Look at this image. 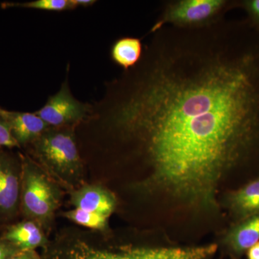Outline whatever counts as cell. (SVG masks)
I'll use <instances>...</instances> for the list:
<instances>
[{
    "instance_id": "6da1fadb",
    "label": "cell",
    "mask_w": 259,
    "mask_h": 259,
    "mask_svg": "<svg viewBox=\"0 0 259 259\" xmlns=\"http://www.w3.org/2000/svg\"><path fill=\"white\" fill-rule=\"evenodd\" d=\"M258 66L214 37L154 42L88 117L138 141L156 185L214 209L219 182L259 141Z\"/></svg>"
},
{
    "instance_id": "7a4b0ae2",
    "label": "cell",
    "mask_w": 259,
    "mask_h": 259,
    "mask_svg": "<svg viewBox=\"0 0 259 259\" xmlns=\"http://www.w3.org/2000/svg\"><path fill=\"white\" fill-rule=\"evenodd\" d=\"M212 244L192 247H107L78 235L64 234L49 242L40 259H209Z\"/></svg>"
},
{
    "instance_id": "3957f363",
    "label": "cell",
    "mask_w": 259,
    "mask_h": 259,
    "mask_svg": "<svg viewBox=\"0 0 259 259\" xmlns=\"http://www.w3.org/2000/svg\"><path fill=\"white\" fill-rule=\"evenodd\" d=\"M75 126L51 127L31 144L35 161L56 182L73 190L83 176Z\"/></svg>"
},
{
    "instance_id": "277c9868",
    "label": "cell",
    "mask_w": 259,
    "mask_h": 259,
    "mask_svg": "<svg viewBox=\"0 0 259 259\" xmlns=\"http://www.w3.org/2000/svg\"><path fill=\"white\" fill-rule=\"evenodd\" d=\"M20 211L25 219L37 223L49 233L62 199L59 184L31 158L20 154Z\"/></svg>"
},
{
    "instance_id": "5b68a950",
    "label": "cell",
    "mask_w": 259,
    "mask_h": 259,
    "mask_svg": "<svg viewBox=\"0 0 259 259\" xmlns=\"http://www.w3.org/2000/svg\"><path fill=\"white\" fill-rule=\"evenodd\" d=\"M224 0H180L167 6L161 20L153 26L152 32L166 24L181 28H196L211 23L224 9Z\"/></svg>"
},
{
    "instance_id": "8992f818",
    "label": "cell",
    "mask_w": 259,
    "mask_h": 259,
    "mask_svg": "<svg viewBox=\"0 0 259 259\" xmlns=\"http://www.w3.org/2000/svg\"><path fill=\"white\" fill-rule=\"evenodd\" d=\"M90 109L91 105L74 98L66 79L60 90L49 97L46 105L35 113L51 127H59L77 125L86 118Z\"/></svg>"
},
{
    "instance_id": "52a82bcc",
    "label": "cell",
    "mask_w": 259,
    "mask_h": 259,
    "mask_svg": "<svg viewBox=\"0 0 259 259\" xmlns=\"http://www.w3.org/2000/svg\"><path fill=\"white\" fill-rule=\"evenodd\" d=\"M21 162L0 151V225L14 220L20 211Z\"/></svg>"
},
{
    "instance_id": "ba28073f",
    "label": "cell",
    "mask_w": 259,
    "mask_h": 259,
    "mask_svg": "<svg viewBox=\"0 0 259 259\" xmlns=\"http://www.w3.org/2000/svg\"><path fill=\"white\" fill-rule=\"evenodd\" d=\"M71 202L75 208L110 218L117 201L110 190L97 185H84L72 190Z\"/></svg>"
},
{
    "instance_id": "9c48e42d",
    "label": "cell",
    "mask_w": 259,
    "mask_h": 259,
    "mask_svg": "<svg viewBox=\"0 0 259 259\" xmlns=\"http://www.w3.org/2000/svg\"><path fill=\"white\" fill-rule=\"evenodd\" d=\"M0 239L8 242L20 251L35 250L40 247L44 248L49 242L41 227L28 219L9 225Z\"/></svg>"
},
{
    "instance_id": "30bf717a",
    "label": "cell",
    "mask_w": 259,
    "mask_h": 259,
    "mask_svg": "<svg viewBox=\"0 0 259 259\" xmlns=\"http://www.w3.org/2000/svg\"><path fill=\"white\" fill-rule=\"evenodd\" d=\"M3 117L9 124L12 134L20 147L31 144L51 127L35 112L7 111Z\"/></svg>"
},
{
    "instance_id": "8fae6325",
    "label": "cell",
    "mask_w": 259,
    "mask_h": 259,
    "mask_svg": "<svg viewBox=\"0 0 259 259\" xmlns=\"http://www.w3.org/2000/svg\"><path fill=\"white\" fill-rule=\"evenodd\" d=\"M259 242V214L241 220L230 230L225 245L233 259H240L245 252Z\"/></svg>"
},
{
    "instance_id": "7c38bea8",
    "label": "cell",
    "mask_w": 259,
    "mask_h": 259,
    "mask_svg": "<svg viewBox=\"0 0 259 259\" xmlns=\"http://www.w3.org/2000/svg\"><path fill=\"white\" fill-rule=\"evenodd\" d=\"M228 204L238 220L259 214V177L228 195Z\"/></svg>"
},
{
    "instance_id": "4fadbf2b",
    "label": "cell",
    "mask_w": 259,
    "mask_h": 259,
    "mask_svg": "<svg viewBox=\"0 0 259 259\" xmlns=\"http://www.w3.org/2000/svg\"><path fill=\"white\" fill-rule=\"evenodd\" d=\"M142 42L136 37H125L119 39L112 48V60L125 71L134 68L142 59Z\"/></svg>"
},
{
    "instance_id": "5bb4252c",
    "label": "cell",
    "mask_w": 259,
    "mask_h": 259,
    "mask_svg": "<svg viewBox=\"0 0 259 259\" xmlns=\"http://www.w3.org/2000/svg\"><path fill=\"white\" fill-rule=\"evenodd\" d=\"M64 218L79 226L104 231L108 226V218L97 213L74 208L63 213Z\"/></svg>"
},
{
    "instance_id": "9a60e30c",
    "label": "cell",
    "mask_w": 259,
    "mask_h": 259,
    "mask_svg": "<svg viewBox=\"0 0 259 259\" xmlns=\"http://www.w3.org/2000/svg\"><path fill=\"white\" fill-rule=\"evenodd\" d=\"M3 8H22L28 9L48 10V11H64L73 10L70 0H35L23 3H5Z\"/></svg>"
},
{
    "instance_id": "2e32d148",
    "label": "cell",
    "mask_w": 259,
    "mask_h": 259,
    "mask_svg": "<svg viewBox=\"0 0 259 259\" xmlns=\"http://www.w3.org/2000/svg\"><path fill=\"white\" fill-rule=\"evenodd\" d=\"M0 146L20 147L12 134L9 124L2 116H0Z\"/></svg>"
},
{
    "instance_id": "e0dca14e",
    "label": "cell",
    "mask_w": 259,
    "mask_h": 259,
    "mask_svg": "<svg viewBox=\"0 0 259 259\" xmlns=\"http://www.w3.org/2000/svg\"><path fill=\"white\" fill-rule=\"evenodd\" d=\"M243 5L250 18L259 26V0H248Z\"/></svg>"
},
{
    "instance_id": "ac0fdd59",
    "label": "cell",
    "mask_w": 259,
    "mask_h": 259,
    "mask_svg": "<svg viewBox=\"0 0 259 259\" xmlns=\"http://www.w3.org/2000/svg\"><path fill=\"white\" fill-rule=\"evenodd\" d=\"M19 251L18 248L8 242L0 239V259H8Z\"/></svg>"
},
{
    "instance_id": "d6986e66",
    "label": "cell",
    "mask_w": 259,
    "mask_h": 259,
    "mask_svg": "<svg viewBox=\"0 0 259 259\" xmlns=\"http://www.w3.org/2000/svg\"><path fill=\"white\" fill-rule=\"evenodd\" d=\"M40 255L35 250H24L15 253L8 259H40Z\"/></svg>"
},
{
    "instance_id": "ffe728a7",
    "label": "cell",
    "mask_w": 259,
    "mask_h": 259,
    "mask_svg": "<svg viewBox=\"0 0 259 259\" xmlns=\"http://www.w3.org/2000/svg\"><path fill=\"white\" fill-rule=\"evenodd\" d=\"M247 259H259V242L247 250Z\"/></svg>"
},
{
    "instance_id": "44dd1931",
    "label": "cell",
    "mask_w": 259,
    "mask_h": 259,
    "mask_svg": "<svg viewBox=\"0 0 259 259\" xmlns=\"http://www.w3.org/2000/svg\"><path fill=\"white\" fill-rule=\"evenodd\" d=\"M70 2H71V4L74 9L79 6H90L96 3V1H94V0H70Z\"/></svg>"
},
{
    "instance_id": "7402d4cb",
    "label": "cell",
    "mask_w": 259,
    "mask_h": 259,
    "mask_svg": "<svg viewBox=\"0 0 259 259\" xmlns=\"http://www.w3.org/2000/svg\"><path fill=\"white\" fill-rule=\"evenodd\" d=\"M7 110H3V109L0 108V116L3 117L6 114Z\"/></svg>"
}]
</instances>
